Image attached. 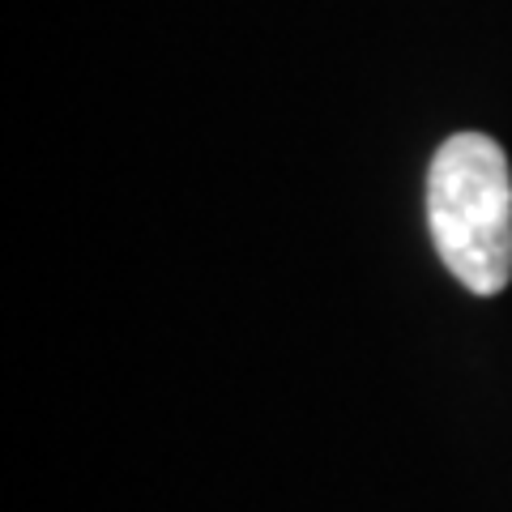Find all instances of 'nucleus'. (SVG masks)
Listing matches in <instances>:
<instances>
[{"label":"nucleus","mask_w":512,"mask_h":512,"mask_svg":"<svg viewBox=\"0 0 512 512\" xmlns=\"http://www.w3.org/2000/svg\"><path fill=\"white\" fill-rule=\"evenodd\" d=\"M427 222L466 291L500 295L512 278V171L487 133H453L427 171Z\"/></svg>","instance_id":"f257e3e1"}]
</instances>
